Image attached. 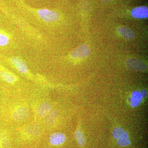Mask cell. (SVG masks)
Returning a JSON list of instances; mask_svg holds the SVG:
<instances>
[{
  "mask_svg": "<svg viewBox=\"0 0 148 148\" xmlns=\"http://www.w3.org/2000/svg\"><path fill=\"white\" fill-rule=\"evenodd\" d=\"M38 14L40 18L46 22H53L59 18V15L57 12L46 9L38 10Z\"/></svg>",
  "mask_w": 148,
  "mask_h": 148,
  "instance_id": "1",
  "label": "cell"
},
{
  "mask_svg": "<svg viewBox=\"0 0 148 148\" xmlns=\"http://www.w3.org/2000/svg\"><path fill=\"white\" fill-rule=\"evenodd\" d=\"M126 65L132 70L139 71H144L147 69V66L144 62L135 58H130L126 61Z\"/></svg>",
  "mask_w": 148,
  "mask_h": 148,
  "instance_id": "2",
  "label": "cell"
},
{
  "mask_svg": "<svg viewBox=\"0 0 148 148\" xmlns=\"http://www.w3.org/2000/svg\"><path fill=\"white\" fill-rule=\"evenodd\" d=\"M90 53V50L88 46L83 44L73 50L71 56L74 58H84L88 56Z\"/></svg>",
  "mask_w": 148,
  "mask_h": 148,
  "instance_id": "3",
  "label": "cell"
},
{
  "mask_svg": "<svg viewBox=\"0 0 148 148\" xmlns=\"http://www.w3.org/2000/svg\"><path fill=\"white\" fill-rule=\"evenodd\" d=\"M131 14L133 17L138 18H147L148 9L146 6L138 7L133 8L131 11Z\"/></svg>",
  "mask_w": 148,
  "mask_h": 148,
  "instance_id": "4",
  "label": "cell"
},
{
  "mask_svg": "<svg viewBox=\"0 0 148 148\" xmlns=\"http://www.w3.org/2000/svg\"><path fill=\"white\" fill-rule=\"evenodd\" d=\"M66 136L60 132H54L50 135L49 142L52 145L58 146L63 144L66 140Z\"/></svg>",
  "mask_w": 148,
  "mask_h": 148,
  "instance_id": "5",
  "label": "cell"
},
{
  "mask_svg": "<svg viewBox=\"0 0 148 148\" xmlns=\"http://www.w3.org/2000/svg\"><path fill=\"white\" fill-rule=\"evenodd\" d=\"M51 106L49 103L45 102L41 103L37 108L36 110V114L37 116L39 117L45 116L50 112Z\"/></svg>",
  "mask_w": 148,
  "mask_h": 148,
  "instance_id": "6",
  "label": "cell"
},
{
  "mask_svg": "<svg viewBox=\"0 0 148 148\" xmlns=\"http://www.w3.org/2000/svg\"><path fill=\"white\" fill-rule=\"evenodd\" d=\"M29 112L26 108L21 107L16 109L14 112L13 116L16 120L22 121L27 119L29 116Z\"/></svg>",
  "mask_w": 148,
  "mask_h": 148,
  "instance_id": "7",
  "label": "cell"
},
{
  "mask_svg": "<svg viewBox=\"0 0 148 148\" xmlns=\"http://www.w3.org/2000/svg\"><path fill=\"white\" fill-rule=\"evenodd\" d=\"M11 61L20 73L23 74L27 73L28 69L27 65L24 61L16 57H12L11 58Z\"/></svg>",
  "mask_w": 148,
  "mask_h": 148,
  "instance_id": "8",
  "label": "cell"
},
{
  "mask_svg": "<svg viewBox=\"0 0 148 148\" xmlns=\"http://www.w3.org/2000/svg\"><path fill=\"white\" fill-rule=\"evenodd\" d=\"M143 98V95L140 91L138 90L133 91L130 98V105L132 107H136L139 106L142 102Z\"/></svg>",
  "mask_w": 148,
  "mask_h": 148,
  "instance_id": "9",
  "label": "cell"
},
{
  "mask_svg": "<svg viewBox=\"0 0 148 148\" xmlns=\"http://www.w3.org/2000/svg\"><path fill=\"white\" fill-rule=\"evenodd\" d=\"M119 32L123 37L127 39H132L135 37V34L131 29L127 27H120Z\"/></svg>",
  "mask_w": 148,
  "mask_h": 148,
  "instance_id": "10",
  "label": "cell"
},
{
  "mask_svg": "<svg viewBox=\"0 0 148 148\" xmlns=\"http://www.w3.org/2000/svg\"><path fill=\"white\" fill-rule=\"evenodd\" d=\"M113 136L114 138L117 139L129 138L128 133L124 130L119 127H116L114 129Z\"/></svg>",
  "mask_w": 148,
  "mask_h": 148,
  "instance_id": "11",
  "label": "cell"
},
{
  "mask_svg": "<svg viewBox=\"0 0 148 148\" xmlns=\"http://www.w3.org/2000/svg\"><path fill=\"white\" fill-rule=\"evenodd\" d=\"M0 76L5 81L9 83L14 82L16 80V78L13 74L5 71H0Z\"/></svg>",
  "mask_w": 148,
  "mask_h": 148,
  "instance_id": "12",
  "label": "cell"
},
{
  "mask_svg": "<svg viewBox=\"0 0 148 148\" xmlns=\"http://www.w3.org/2000/svg\"><path fill=\"white\" fill-rule=\"evenodd\" d=\"M57 116V112L55 110L50 111L46 116L45 123L47 125H51L53 124Z\"/></svg>",
  "mask_w": 148,
  "mask_h": 148,
  "instance_id": "13",
  "label": "cell"
},
{
  "mask_svg": "<svg viewBox=\"0 0 148 148\" xmlns=\"http://www.w3.org/2000/svg\"><path fill=\"white\" fill-rule=\"evenodd\" d=\"M75 138L78 144L80 146H83L85 145V140L82 132L79 130H77L75 132Z\"/></svg>",
  "mask_w": 148,
  "mask_h": 148,
  "instance_id": "14",
  "label": "cell"
},
{
  "mask_svg": "<svg viewBox=\"0 0 148 148\" xmlns=\"http://www.w3.org/2000/svg\"><path fill=\"white\" fill-rule=\"evenodd\" d=\"M9 42V39L6 35L0 33V46H4L7 45Z\"/></svg>",
  "mask_w": 148,
  "mask_h": 148,
  "instance_id": "15",
  "label": "cell"
},
{
  "mask_svg": "<svg viewBox=\"0 0 148 148\" xmlns=\"http://www.w3.org/2000/svg\"><path fill=\"white\" fill-rule=\"evenodd\" d=\"M117 143L119 146L121 147H126L130 144V140L128 138H121L117 139Z\"/></svg>",
  "mask_w": 148,
  "mask_h": 148,
  "instance_id": "16",
  "label": "cell"
},
{
  "mask_svg": "<svg viewBox=\"0 0 148 148\" xmlns=\"http://www.w3.org/2000/svg\"><path fill=\"white\" fill-rule=\"evenodd\" d=\"M141 93L142 95H143V97H145L147 95V92L145 90H143L141 91Z\"/></svg>",
  "mask_w": 148,
  "mask_h": 148,
  "instance_id": "17",
  "label": "cell"
},
{
  "mask_svg": "<svg viewBox=\"0 0 148 148\" xmlns=\"http://www.w3.org/2000/svg\"><path fill=\"white\" fill-rule=\"evenodd\" d=\"M103 1H104V2H108L110 0H103Z\"/></svg>",
  "mask_w": 148,
  "mask_h": 148,
  "instance_id": "18",
  "label": "cell"
}]
</instances>
